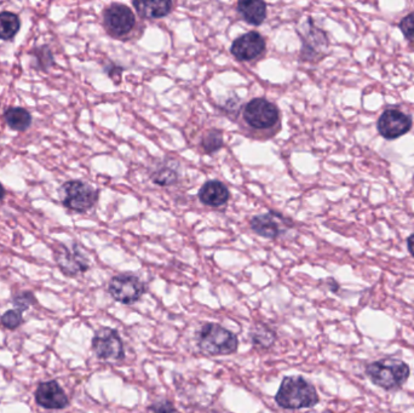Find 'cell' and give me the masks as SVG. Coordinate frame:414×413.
<instances>
[{"label":"cell","instance_id":"cell-4","mask_svg":"<svg viewBox=\"0 0 414 413\" xmlns=\"http://www.w3.org/2000/svg\"><path fill=\"white\" fill-rule=\"evenodd\" d=\"M200 351L207 355H230L237 351L239 339L232 331L213 322H207L196 332Z\"/></svg>","mask_w":414,"mask_h":413},{"label":"cell","instance_id":"cell-8","mask_svg":"<svg viewBox=\"0 0 414 413\" xmlns=\"http://www.w3.org/2000/svg\"><path fill=\"white\" fill-rule=\"evenodd\" d=\"M299 33L302 38V60L308 62H316L323 59L330 46L326 32L316 27L311 18H308L306 23H303Z\"/></svg>","mask_w":414,"mask_h":413},{"label":"cell","instance_id":"cell-31","mask_svg":"<svg viewBox=\"0 0 414 413\" xmlns=\"http://www.w3.org/2000/svg\"><path fill=\"white\" fill-rule=\"evenodd\" d=\"M5 196H6V191H5L4 186L0 182V203L4 200Z\"/></svg>","mask_w":414,"mask_h":413},{"label":"cell","instance_id":"cell-13","mask_svg":"<svg viewBox=\"0 0 414 413\" xmlns=\"http://www.w3.org/2000/svg\"><path fill=\"white\" fill-rule=\"evenodd\" d=\"M292 221L287 220L281 213L270 211L268 213H262L251 218L250 227L254 233L262 238L278 239L281 234L285 233L287 228L292 227Z\"/></svg>","mask_w":414,"mask_h":413},{"label":"cell","instance_id":"cell-9","mask_svg":"<svg viewBox=\"0 0 414 413\" xmlns=\"http://www.w3.org/2000/svg\"><path fill=\"white\" fill-rule=\"evenodd\" d=\"M108 293L123 305H133L145 295V285L138 276L124 273L113 276L108 284Z\"/></svg>","mask_w":414,"mask_h":413},{"label":"cell","instance_id":"cell-1","mask_svg":"<svg viewBox=\"0 0 414 413\" xmlns=\"http://www.w3.org/2000/svg\"><path fill=\"white\" fill-rule=\"evenodd\" d=\"M241 129L249 137L268 140L278 134L281 126V114L278 106L264 97L249 101L240 111Z\"/></svg>","mask_w":414,"mask_h":413},{"label":"cell","instance_id":"cell-10","mask_svg":"<svg viewBox=\"0 0 414 413\" xmlns=\"http://www.w3.org/2000/svg\"><path fill=\"white\" fill-rule=\"evenodd\" d=\"M55 261L57 267L67 276H77L84 274L90 268V261L84 254L82 247L73 242L72 245L60 244L55 250Z\"/></svg>","mask_w":414,"mask_h":413},{"label":"cell","instance_id":"cell-6","mask_svg":"<svg viewBox=\"0 0 414 413\" xmlns=\"http://www.w3.org/2000/svg\"><path fill=\"white\" fill-rule=\"evenodd\" d=\"M63 206L69 211L85 213L99 201V191L84 181H67L58 191Z\"/></svg>","mask_w":414,"mask_h":413},{"label":"cell","instance_id":"cell-25","mask_svg":"<svg viewBox=\"0 0 414 413\" xmlns=\"http://www.w3.org/2000/svg\"><path fill=\"white\" fill-rule=\"evenodd\" d=\"M147 413H176L174 404L167 399H157L152 402L147 409Z\"/></svg>","mask_w":414,"mask_h":413},{"label":"cell","instance_id":"cell-29","mask_svg":"<svg viewBox=\"0 0 414 413\" xmlns=\"http://www.w3.org/2000/svg\"><path fill=\"white\" fill-rule=\"evenodd\" d=\"M407 247H408V251H410V255L414 259V234H412L410 238L407 239Z\"/></svg>","mask_w":414,"mask_h":413},{"label":"cell","instance_id":"cell-21","mask_svg":"<svg viewBox=\"0 0 414 413\" xmlns=\"http://www.w3.org/2000/svg\"><path fill=\"white\" fill-rule=\"evenodd\" d=\"M21 30V20L16 13L11 11L0 13V40L9 42L16 37Z\"/></svg>","mask_w":414,"mask_h":413},{"label":"cell","instance_id":"cell-30","mask_svg":"<svg viewBox=\"0 0 414 413\" xmlns=\"http://www.w3.org/2000/svg\"><path fill=\"white\" fill-rule=\"evenodd\" d=\"M328 283H330V290H331L332 293H337V290L340 288V285L337 284L333 279L328 280Z\"/></svg>","mask_w":414,"mask_h":413},{"label":"cell","instance_id":"cell-16","mask_svg":"<svg viewBox=\"0 0 414 413\" xmlns=\"http://www.w3.org/2000/svg\"><path fill=\"white\" fill-rule=\"evenodd\" d=\"M198 198L201 204L210 206V208H222L228 204L230 199V192L225 184L220 181H207L200 188Z\"/></svg>","mask_w":414,"mask_h":413},{"label":"cell","instance_id":"cell-24","mask_svg":"<svg viewBox=\"0 0 414 413\" xmlns=\"http://www.w3.org/2000/svg\"><path fill=\"white\" fill-rule=\"evenodd\" d=\"M0 322H1V325L9 329V330H15L18 326L21 325L22 322H23V317H22V313L20 310L11 309V310H8V312H5L1 315Z\"/></svg>","mask_w":414,"mask_h":413},{"label":"cell","instance_id":"cell-3","mask_svg":"<svg viewBox=\"0 0 414 413\" xmlns=\"http://www.w3.org/2000/svg\"><path fill=\"white\" fill-rule=\"evenodd\" d=\"M410 373V366L405 361L393 358L377 360L366 366V375L371 382L388 392H395L402 388Z\"/></svg>","mask_w":414,"mask_h":413},{"label":"cell","instance_id":"cell-17","mask_svg":"<svg viewBox=\"0 0 414 413\" xmlns=\"http://www.w3.org/2000/svg\"><path fill=\"white\" fill-rule=\"evenodd\" d=\"M236 11L246 23L261 26L268 15V6L262 0H245L236 4Z\"/></svg>","mask_w":414,"mask_h":413},{"label":"cell","instance_id":"cell-22","mask_svg":"<svg viewBox=\"0 0 414 413\" xmlns=\"http://www.w3.org/2000/svg\"><path fill=\"white\" fill-rule=\"evenodd\" d=\"M32 67L37 71L47 72L55 66V57L50 46L40 45L34 47L32 52Z\"/></svg>","mask_w":414,"mask_h":413},{"label":"cell","instance_id":"cell-28","mask_svg":"<svg viewBox=\"0 0 414 413\" xmlns=\"http://www.w3.org/2000/svg\"><path fill=\"white\" fill-rule=\"evenodd\" d=\"M108 75L112 78V79H119L121 80V72L124 71V68L118 67V66H114V64H111V67L106 68Z\"/></svg>","mask_w":414,"mask_h":413},{"label":"cell","instance_id":"cell-20","mask_svg":"<svg viewBox=\"0 0 414 413\" xmlns=\"http://www.w3.org/2000/svg\"><path fill=\"white\" fill-rule=\"evenodd\" d=\"M250 338L253 346L259 349H269L276 342V332L267 324L258 322L250 331Z\"/></svg>","mask_w":414,"mask_h":413},{"label":"cell","instance_id":"cell-5","mask_svg":"<svg viewBox=\"0 0 414 413\" xmlns=\"http://www.w3.org/2000/svg\"><path fill=\"white\" fill-rule=\"evenodd\" d=\"M102 23L108 35L118 40H129L138 28L136 15L133 10L119 3L108 5L104 9Z\"/></svg>","mask_w":414,"mask_h":413},{"label":"cell","instance_id":"cell-19","mask_svg":"<svg viewBox=\"0 0 414 413\" xmlns=\"http://www.w3.org/2000/svg\"><path fill=\"white\" fill-rule=\"evenodd\" d=\"M4 120L9 129L17 132H25L33 123L32 114L22 107H10L4 112Z\"/></svg>","mask_w":414,"mask_h":413},{"label":"cell","instance_id":"cell-18","mask_svg":"<svg viewBox=\"0 0 414 413\" xmlns=\"http://www.w3.org/2000/svg\"><path fill=\"white\" fill-rule=\"evenodd\" d=\"M174 3L167 1H133V8L136 9L137 13L142 18L159 20L170 15Z\"/></svg>","mask_w":414,"mask_h":413},{"label":"cell","instance_id":"cell-26","mask_svg":"<svg viewBox=\"0 0 414 413\" xmlns=\"http://www.w3.org/2000/svg\"><path fill=\"white\" fill-rule=\"evenodd\" d=\"M13 303L16 307L17 310H20L22 313V312H25L30 305H33V293H28V291L17 293L16 296L13 298Z\"/></svg>","mask_w":414,"mask_h":413},{"label":"cell","instance_id":"cell-14","mask_svg":"<svg viewBox=\"0 0 414 413\" xmlns=\"http://www.w3.org/2000/svg\"><path fill=\"white\" fill-rule=\"evenodd\" d=\"M35 401L46 409H63L69 404L66 392L56 380L39 384L35 390Z\"/></svg>","mask_w":414,"mask_h":413},{"label":"cell","instance_id":"cell-7","mask_svg":"<svg viewBox=\"0 0 414 413\" xmlns=\"http://www.w3.org/2000/svg\"><path fill=\"white\" fill-rule=\"evenodd\" d=\"M92 351L100 360L108 363H121L125 358L124 344L118 331L111 327H101L92 338Z\"/></svg>","mask_w":414,"mask_h":413},{"label":"cell","instance_id":"cell-15","mask_svg":"<svg viewBox=\"0 0 414 413\" xmlns=\"http://www.w3.org/2000/svg\"><path fill=\"white\" fill-rule=\"evenodd\" d=\"M150 181L160 187H170L177 183L181 177V165L176 159L159 160L150 172Z\"/></svg>","mask_w":414,"mask_h":413},{"label":"cell","instance_id":"cell-11","mask_svg":"<svg viewBox=\"0 0 414 413\" xmlns=\"http://www.w3.org/2000/svg\"><path fill=\"white\" fill-rule=\"evenodd\" d=\"M267 51L265 38L256 30H251L236 38L230 46L234 59L240 62H252L263 57Z\"/></svg>","mask_w":414,"mask_h":413},{"label":"cell","instance_id":"cell-27","mask_svg":"<svg viewBox=\"0 0 414 413\" xmlns=\"http://www.w3.org/2000/svg\"><path fill=\"white\" fill-rule=\"evenodd\" d=\"M400 30L408 42L414 44V13H410L402 18Z\"/></svg>","mask_w":414,"mask_h":413},{"label":"cell","instance_id":"cell-23","mask_svg":"<svg viewBox=\"0 0 414 413\" xmlns=\"http://www.w3.org/2000/svg\"><path fill=\"white\" fill-rule=\"evenodd\" d=\"M200 145L206 154H215L218 150L223 148L224 140L222 131L218 129L208 130L201 138Z\"/></svg>","mask_w":414,"mask_h":413},{"label":"cell","instance_id":"cell-12","mask_svg":"<svg viewBox=\"0 0 414 413\" xmlns=\"http://www.w3.org/2000/svg\"><path fill=\"white\" fill-rule=\"evenodd\" d=\"M413 125L412 118L400 109L389 108L377 121L378 132L386 140H396L406 135Z\"/></svg>","mask_w":414,"mask_h":413},{"label":"cell","instance_id":"cell-2","mask_svg":"<svg viewBox=\"0 0 414 413\" xmlns=\"http://www.w3.org/2000/svg\"><path fill=\"white\" fill-rule=\"evenodd\" d=\"M275 401L281 409H311L319 404L316 388L301 375L285 377L280 384Z\"/></svg>","mask_w":414,"mask_h":413}]
</instances>
